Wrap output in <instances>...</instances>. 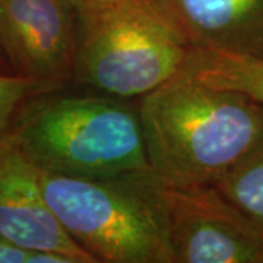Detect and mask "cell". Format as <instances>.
Returning <instances> with one entry per match:
<instances>
[{
  "label": "cell",
  "instance_id": "1",
  "mask_svg": "<svg viewBox=\"0 0 263 263\" xmlns=\"http://www.w3.org/2000/svg\"><path fill=\"white\" fill-rule=\"evenodd\" d=\"M152 173L171 187L215 184L263 136V107L179 73L138 107Z\"/></svg>",
  "mask_w": 263,
  "mask_h": 263
},
{
  "label": "cell",
  "instance_id": "2",
  "mask_svg": "<svg viewBox=\"0 0 263 263\" xmlns=\"http://www.w3.org/2000/svg\"><path fill=\"white\" fill-rule=\"evenodd\" d=\"M6 138L38 170L72 177H114L151 170L138 108L111 95L31 97Z\"/></svg>",
  "mask_w": 263,
  "mask_h": 263
},
{
  "label": "cell",
  "instance_id": "3",
  "mask_svg": "<svg viewBox=\"0 0 263 263\" xmlns=\"http://www.w3.org/2000/svg\"><path fill=\"white\" fill-rule=\"evenodd\" d=\"M38 177L60 226L97 263H174L165 184L152 171Z\"/></svg>",
  "mask_w": 263,
  "mask_h": 263
},
{
  "label": "cell",
  "instance_id": "4",
  "mask_svg": "<svg viewBox=\"0 0 263 263\" xmlns=\"http://www.w3.org/2000/svg\"><path fill=\"white\" fill-rule=\"evenodd\" d=\"M72 81L116 98L145 97L179 73L189 46L151 0H85Z\"/></svg>",
  "mask_w": 263,
  "mask_h": 263
},
{
  "label": "cell",
  "instance_id": "5",
  "mask_svg": "<svg viewBox=\"0 0 263 263\" xmlns=\"http://www.w3.org/2000/svg\"><path fill=\"white\" fill-rule=\"evenodd\" d=\"M174 263H257L263 228L214 184H165Z\"/></svg>",
  "mask_w": 263,
  "mask_h": 263
},
{
  "label": "cell",
  "instance_id": "6",
  "mask_svg": "<svg viewBox=\"0 0 263 263\" xmlns=\"http://www.w3.org/2000/svg\"><path fill=\"white\" fill-rule=\"evenodd\" d=\"M76 37L72 0H0V53L16 75L67 85Z\"/></svg>",
  "mask_w": 263,
  "mask_h": 263
},
{
  "label": "cell",
  "instance_id": "7",
  "mask_svg": "<svg viewBox=\"0 0 263 263\" xmlns=\"http://www.w3.org/2000/svg\"><path fill=\"white\" fill-rule=\"evenodd\" d=\"M0 237L32 252L65 256L72 263H97L67 235L40 186L38 168L6 135H0Z\"/></svg>",
  "mask_w": 263,
  "mask_h": 263
},
{
  "label": "cell",
  "instance_id": "8",
  "mask_svg": "<svg viewBox=\"0 0 263 263\" xmlns=\"http://www.w3.org/2000/svg\"><path fill=\"white\" fill-rule=\"evenodd\" d=\"M189 48L263 57V0H151Z\"/></svg>",
  "mask_w": 263,
  "mask_h": 263
},
{
  "label": "cell",
  "instance_id": "9",
  "mask_svg": "<svg viewBox=\"0 0 263 263\" xmlns=\"http://www.w3.org/2000/svg\"><path fill=\"white\" fill-rule=\"evenodd\" d=\"M180 72L199 84L246 95L263 107V57L190 48Z\"/></svg>",
  "mask_w": 263,
  "mask_h": 263
},
{
  "label": "cell",
  "instance_id": "10",
  "mask_svg": "<svg viewBox=\"0 0 263 263\" xmlns=\"http://www.w3.org/2000/svg\"><path fill=\"white\" fill-rule=\"evenodd\" d=\"M214 186L263 228V136Z\"/></svg>",
  "mask_w": 263,
  "mask_h": 263
},
{
  "label": "cell",
  "instance_id": "11",
  "mask_svg": "<svg viewBox=\"0 0 263 263\" xmlns=\"http://www.w3.org/2000/svg\"><path fill=\"white\" fill-rule=\"evenodd\" d=\"M66 85L37 81L16 75L13 72L0 70V135L8 130L19 107L31 97L62 89Z\"/></svg>",
  "mask_w": 263,
  "mask_h": 263
},
{
  "label": "cell",
  "instance_id": "12",
  "mask_svg": "<svg viewBox=\"0 0 263 263\" xmlns=\"http://www.w3.org/2000/svg\"><path fill=\"white\" fill-rule=\"evenodd\" d=\"M0 263H72L67 257L54 253L32 252L10 245L0 237Z\"/></svg>",
  "mask_w": 263,
  "mask_h": 263
},
{
  "label": "cell",
  "instance_id": "13",
  "mask_svg": "<svg viewBox=\"0 0 263 263\" xmlns=\"http://www.w3.org/2000/svg\"><path fill=\"white\" fill-rule=\"evenodd\" d=\"M0 70H6V72H10L9 66H8L6 60L3 59V56H2V53H0Z\"/></svg>",
  "mask_w": 263,
  "mask_h": 263
},
{
  "label": "cell",
  "instance_id": "14",
  "mask_svg": "<svg viewBox=\"0 0 263 263\" xmlns=\"http://www.w3.org/2000/svg\"><path fill=\"white\" fill-rule=\"evenodd\" d=\"M257 263H263V245H262V249H260V253H259V260Z\"/></svg>",
  "mask_w": 263,
  "mask_h": 263
},
{
  "label": "cell",
  "instance_id": "15",
  "mask_svg": "<svg viewBox=\"0 0 263 263\" xmlns=\"http://www.w3.org/2000/svg\"><path fill=\"white\" fill-rule=\"evenodd\" d=\"M79 2H85V0H72V3L75 5V3H79Z\"/></svg>",
  "mask_w": 263,
  "mask_h": 263
}]
</instances>
